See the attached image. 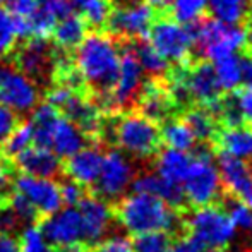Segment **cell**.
Returning a JSON list of instances; mask_svg holds the SVG:
<instances>
[{"label": "cell", "instance_id": "27", "mask_svg": "<svg viewBox=\"0 0 252 252\" xmlns=\"http://www.w3.org/2000/svg\"><path fill=\"white\" fill-rule=\"evenodd\" d=\"M159 136H161V143H165L168 148L186 153L194 150L197 143L192 130L187 127V124L182 119H175V117L161 124Z\"/></svg>", "mask_w": 252, "mask_h": 252}, {"label": "cell", "instance_id": "1", "mask_svg": "<svg viewBox=\"0 0 252 252\" xmlns=\"http://www.w3.org/2000/svg\"><path fill=\"white\" fill-rule=\"evenodd\" d=\"M74 63L91 100L108 113L110 93L115 86L120 69L117 40L105 31H91L74 50Z\"/></svg>", "mask_w": 252, "mask_h": 252}, {"label": "cell", "instance_id": "26", "mask_svg": "<svg viewBox=\"0 0 252 252\" xmlns=\"http://www.w3.org/2000/svg\"><path fill=\"white\" fill-rule=\"evenodd\" d=\"M182 120L192 130L196 141H201L204 144L213 143L218 130V120L206 106H190L189 110H186Z\"/></svg>", "mask_w": 252, "mask_h": 252}, {"label": "cell", "instance_id": "48", "mask_svg": "<svg viewBox=\"0 0 252 252\" xmlns=\"http://www.w3.org/2000/svg\"><path fill=\"white\" fill-rule=\"evenodd\" d=\"M59 252H88V249H84V247H72V249H63Z\"/></svg>", "mask_w": 252, "mask_h": 252}, {"label": "cell", "instance_id": "24", "mask_svg": "<svg viewBox=\"0 0 252 252\" xmlns=\"http://www.w3.org/2000/svg\"><path fill=\"white\" fill-rule=\"evenodd\" d=\"M86 23H84L79 14L72 12L69 16H65L55 24V28L52 31L55 47L67 52H74L79 47L83 38L86 36Z\"/></svg>", "mask_w": 252, "mask_h": 252}, {"label": "cell", "instance_id": "25", "mask_svg": "<svg viewBox=\"0 0 252 252\" xmlns=\"http://www.w3.org/2000/svg\"><path fill=\"white\" fill-rule=\"evenodd\" d=\"M206 10L220 23L239 26L251 16L252 0H206Z\"/></svg>", "mask_w": 252, "mask_h": 252}, {"label": "cell", "instance_id": "23", "mask_svg": "<svg viewBox=\"0 0 252 252\" xmlns=\"http://www.w3.org/2000/svg\"><path fill=\"white\" fill-rule=\"evenodd\" d=\"M190 156L186 151L168 150L159 151L156 155V175H159L163 180L172 184H180L182 186L184 179L187 175V170L190 166Z\"/></svg>", "mask_w": 252, "mask_h": 252}, {"label": "cell", "instance_id": "14", "mask_svg": "<svg viewBox=\"0 0 252 252\" xmlns=\"http://www.w3.org/2000/svg\"><path fill=\"white\" fill-rule=\"evenodd\" d=\"M12 189L19 192L40 215L43 220L62 208V194L60 186L53 179H41V177L23 175L14 177Z\"/></svg>", "mask_w": 252, "mask_h": 252}, {"label": "cell", "instance_id": "5", "mask_svg": "<svg viewBox=\"0 0 252 252\" xmlns=\"http://www.w3.org/2000/svg\"><path fill=\"white\" fill-rule=\"evenodd\" d=\"M196 155L190 156V166L187 170V175L182 182L186 202H189L194 208L209 206L221 201L225 189L221 186L218 168L213 163L211 150L208 144L202 143L201 148H194Z\"/></svg>", "mask_w": 252, "mask_h": 252}, {"label": "cell", "instance_id": "20", "mask_svg": "<svg viewBox=\"0 0 252 252\" xmlns=\"http://www.w3.org/2000/svg\"><path fill=\"white\" fill-rule=\"evenodd\" d=\"M103 153L96 146H86L72 156L67 158L65 163H62V172L69 177V180H74L76 184L83 186L84 189H90L98 179V173L101 170Z\"/></svg>", "mask_w": 252, "mask_h": 252}, {"label": "cell", "instance_id": "4", "mask_svg": "<svg viewBox=\"0 0 252 252\" xmlns=\"http://www.w3.org/2000/svg\"><path fill=\"white\" fill-rule=\"evenodd\" d=\"M186 28L192 40V52H196V55L202 59L216 60L230 53H240L247 47L244 28L223 24L213 17H201L199 21L187 24Z\"/></svg>", "mask_w": 252, "mask_h": 252}, {"label": "cell", "instance_id": "15", "mask_svg": "<svg viewBox=\"0 0 252 252\" xmlns=\"http://www.w3.org/2000/svg\"><path fill=\"white\" fill-rule=\"evenodd\" d=\"M77 209H79L81 218H83L84 247L90 251L91 247L100 244L112 228L113 221H115L113 208L108 202L98 199L94 196H84L77 204Z\"/></svg>", "mask_w": 252, "mask_h": 252}, {"label": "cell", "instance_id": "42", "mask_svg": "<svg viewBox=\"0 0 252 252\" xmlns=\"http://www.w3.org/2000/svg\"><path fill=\"white\" fill-rule=\"evenodd\" d=\"M88 252H132V247H130L129 240L124 237H110V239L91 247Z\"/></svg>", "mask_w": 252, "mask_h": 252}, {"label": "cell", "instance_id": "37", "mask_svg": "<svg viewBox=\"0 0 252 252\" xmlns=\"http://www.w3.org/2000/svg\"><path fill=\"white\" fill-rule=\"evenodd\" d=\"M14 173H16L14 163L0 153V201H5L12 192Z\"/></svg>", "mask_w": 252, "mask_h": 252}, {"label": "cell", "instance_id": "8", "mask_svg": "<svg viewBox=\"0 0 252 252\" xmlns=\"http://www.w3.org/2000/svg\"><path fill=\"white\" fill-rule=\"evenodd\" d=\"M155 10L146 0H113V9L106 23V33L115 40H146Z\"/></svg>", "mask_w": 252, "mask_h": 252}, {"label": "cell", "instance_id": "53", "mask_svg": "<svg viewBox=\"0 0 252 252\" xmlns=\"http://www.w3.org/2000/svg\"><path fill=\"white\" fill-rule=\"evenodd\" d=\"M246 252H249V251H246Z\"/></svg>", "mask_w": 252, "mask_h": 252}, {"label": "cell", "instance_id": "49", "mask_svg": "<svg viewBox=\"0 0 252 252\" xmlns=\"http://www.w3.org/2000/svg\"><path fill=\"white\" fill-rule=\"evenodd\" d=\"M72 2H74V5H79V3L83 2V0H72Z\"/></svg>", "mask_w": 252, "mask_h": 252}, {"label": "cell", "instance_id": "54", "mask_svg": "<svg viewBox=\"0 0 252 252\" xmlns=\"http://www.w3.org/2000/svg\"><path fill=\"white\" fill-rule=\"evenodd\" d=\"M251 14H252V10H251Z\"/></svg>", "mask_w": 252, "mask_h": 252}, {"label": "cell", "instance_id": "32", "mask_svg": "<svg viewBox=\"0 0 252 252\" xmlns=\"http://www.w3.org/2000/svg\"><path fill=\"white\" fill-rule=\"evenodd\" d=\"M172 244H173L172 233L144 232L134 235L130 247H132V252H170Z\"/></svg>", "mask_w": 252, "mask_h": 252}, {"label": "cell", "instance_id": "29", "mask_svg": "<svg viewBox=\"0 0 252 252\" xmlns=\"http://www.w3.org/2000/svg\"><path fill=\"white\" fill-rule=\"evenodd\" d=\"M130 47H132L134 53H136L137 62H139V65L144 74L151 76L153 79H159V77L168 76L170 63L151 47L150 41L136 40L134 43H130Z\"/></svg>", "mask_w": 252, "mask_h": 252}, {"label": "cell", "instance_id": "6", "mask_svg": "<svg viewBox=\"0 0 252 252\" xmlns=\"http://www.w3.org/2000/svg\"><path fill=\"white\" fill-rule=\"evenodd\" d=\"M184 232L204 247L221 252L235 237V225L221 206H201L184 220Z\"/></svg>", "mask_w": 252, "mask_h": 252}, {"label": "cell", "instance_id": "40", "mask_svg": "<svg viewBox=\"0 0 252 252\" xmlns=\"http://www.w3.org/2000/svg\"><path fill=\"white\" fill-rule=\"evenodd\" d=\"M21 119L14 110H10L9 106L0 103V143L19 126Z\"/></svg>", "mask_w": 252, "mask_h": 252}, {"label": "cell", "instance_id": "3", "mask_svg": "<svg viewBox=\"0 0 252 252\" xmlns=\"http://www.w3.org/2000/svg\"><path fill=\"white\" fill-rule=\"evenodd\" d=\"M182 211L172 208L163 199L151 194L134 192L130 196H124L113 206L115 220L130 233L144 232H168L184 230Z\"/></svg>", "mask_w": 252, "mask_h": 252}, {"label": "cell", "instance_id": "50", "mask_svg": "<svg viewBox=\"0 0 252 252\" xmlns=\"http://www.w3.org/2000/svg\"><path fill=\"white\" fill-rule=\"evenodd\" d=\"M0 232H2V226H0Z\"/></svg>", "mask_w": 252, "mask_h": 252}, {"label": "cell", "instance_id": "18", "mask_svg": "<svg viewBox=\"0 0 252 252\" xmlns=\"http://www.w3.org/2000/svg\"><path fill=\"white\" fill-rule=\"evenodd\" d=\"M137 112L155 124H163L172 119L175 113V103L170 96L168 90L159 79H151L144 83L136 101Z\"/></svg>", "mask_w": 252, "mask_h": 252}, {"label": "cell", "instance_id": "51", "mask_svg": "<svg viewBox=\"0 0 252 252\" xmlns=\"http://www.w3.org/2000/svg\"><path fill=\"white\" fill-rule=\"evenodd\" d=\"M249 252H252V249H249Z\"/></svg>", "mask_w": 252, "mask_h": 252}, {"label": "cell", "instance_id": "17", "mask_svg": "<svg viewBox=\"0 0 252 252\" xmlns=\"http://www.w3.org/2000/svg\"><path fill=\"white\" fill-rule=\"evenodd\" d=\"M218 173L225 192L237 197L252 209V175L244 159L218 151Z\"/></svg>", "mask_w": 252, "mask_h": 252}, {"label": "cell", "instance_id": "33", "mask_svg": "<svg viewBox=\"0 0 252 252\" xmlns=\"http://www.w3.org/2000/svg\"><path fill=\"white\" fill-rule=\"evenodd\" d=\"M168 10L173 21L187 26L204 17L206 0H172Z\"/></svg>", "mask_w": 252, "mask_h": 252}, {"label": "cell", "instance_id": "13", "mask_svg": "<svg viewBox=\"0 0 252 252\" xmlns=\"http://www.w3.org/2000/svg\"><path fill=\"white\" fill-rule=\"evenodd\" d=\"M38 86L12 63L0 62V103L16 113L31 112L38 105Z\"/></svg>", "mask_w": 252, "mask_h": 252}, {"label": "cell", "instance_id": "45", "mask_svg": "<svg viewBox=\"0 0 252 252\" xmlns=\"http://www.w3.org/2000/svg\"><path fill=\"white\" fill-rule=\"evenodd\" d=\"M0 252H19L17 240L10 233L0 232Z\"/></svg>", "mask_w": 252, "mask_h": 252}, {"label": "cell", "instance_id": "38", "mask_svg": "<svg viewBox=\"0 0 252 252\" xmlns=\"http://www.w3.org/2000/svg\"><path fill=\"white\" fill-rule=\"evenodd\" d=\"M233 93V100H235L237 106L240 110V115H242L244 122H249L252 126V86H244V88H237Z\"/></svg>", "mask_w": 252, "mask_h": 252}, {"label": "cell", "instance_id": "36", "mask_svg": "<svg viewBox=\"0 0 252 252\" xmlns=\"http://www.w3.org/2000/svg\"><path fill=\"white\" fill-rule=\"evenodd\" d=\"M16 31H14L12 24V16L9 14V10H5L3 7H0V60L7 59L16 48Z\"/></svg>", "mask_w": 252, "mask_h": 252}, {"label": "cell", "instance_id": "44", "mask_svg": "<svg viewBox=\"0 0 252 252\" xmlns=\"http://www.w3.org/2000/svg\"><path fill=\"white\" fill-rule=\"evenodd\" d=\"M12 16H23L28 17L34 12V9L38 7V0H3Z\"/></svg>", "mask_w": 252, "mask_h": 252}, {"label": "cell", "instance_id": "41", "mask_svg": "<svg viewBox=\"0 0 252 252\" xmlns=\"http://www.w3.org/2000/svg\"><path fill=\"white\" fill-rule=\"evenodd\" d=\"M60 194H62V202L67 206H77L84 196H86V190L83 186L76 184L74 180H67L60 186Z\"/></svg>", "mask_w": 252, "mask_h": 252}, {"label": "cell", "instance_id": "47", "mask_svg": "<svg viewBox=\"0 0 252 252\" xmlns=\"http://www.w3.org/2000/svg\"><path fill=\"white\" fill-rule=\"evenodd\" d=\"M246 40H247V45H249V48L252 52V21L249 23V26H247V30H246Z\"/></svg>", "mask_w": 252, "mask_h": 252}, {"label": "cell", "instance_id": "31", "mask_svg": "<svg viewBox=\"0 0 252 252\" xmlns=\"http://www.w3.org/2000/svg\"><path fill=\"white\" fill-rule=\"evenodd\" d=\"M31 144H33V130L30 122H19V126L0 143V153L12 161L19 153H23Z\"/></svg>", "mask_w": 252, "mask_h": 252}, {"label": "cell", "instance_id": "28", "mask_svg": "<svg viewBox=\"0 0 252 252\" xmlns=\"http://www.w3.org/2000/svg\"><path fill=\"white\" fill-rule=\"evenodd\" d=\"M213 70L221 91L232 93L242 84V67H240L239 53H230L213 60Z\"/></svg>", "mask_w": 252, "mask_h": 252}, {"label": "cell", "instance_id": "9", "mask_svg": "<svg viewBox=\"0 0 252 252\" xmlns=\"http://www.w3.org/2000/svg\"><path fill=\"white\" fill-rule=\"evenodd\" d=\"M136 170L130 159L120 150H110L103 155L101 170L94 180L93 196L105 202H113L124 197L126 190L130 187Z\"/></svg>", "mask_w": 252, "mask_h": 252}, {"label": "cell", "instance_id": "19", "mask_svg": "<svg viewBox=\"0 0 252 252\" xmlns=\"http://www.w3.org/2000/svg\"><path fill=\"white\" fill-rule=\"evenodd\" d=\"M14 168L19 170L23 175L41 177V179H53L62 173V159L48 148H41L31 144L23 153L12 159Z\"/></svg>", "mask_w": 252, "mask_h": 252}, {"label": "cell", "instance_id": "46", "mask_svg": "<svg viewBox=\"0 0 252 252\" xmlns=\"http://www.w3.org/2000/svg\"><path fill=\"white\" fill-rule=\"evenodd\" d=\"M148 5L151 7L153 10H158V12H165V10H168L170 3H172V0H146Z\"/></svg>", "mask_w": 252, "mask_h": 252}, {"label": "cell", "instance_id": "21", "mask_svg": "<svg viewBox=\"0 0 252 252\" xmlns=\"http://www.w3.org/2000/svg\"><path fill=\"white\" fill-rule=\"evenodd\" d=\"M213 151H221L239 159H252V126H221L213 139Z\"/></svg>", "mask_w": 252, "mask_h": 252}, {"label": "cell", "instance_id": "2", "mask_svg": "<svg viewBox=\"0 0 252 252\" xmlns=\"http://www.w3.org/2000/svg\"><path fill=\"white\" fill-rule=\"evenodd\" d=\"M96 143L115 144L136 159H151L161 150L158 124L139 112H108L103 115Z\"/></svg>", "mask_w": 252, "mask_h": 252}, {"label": "cell", "instance_id": "12", "mask_svg": "<svg viewBox=\"0 0 252 252\" xmlns=\"http://www.w3.org/2000/svg\"><path fill=\"white\" fill-rule=\"evenodd\" d=\"M38 226L57 251L84 247V226L77 206H67L50 216H45Z\"/></svg>", "mask_w": 252, "mask_h": 252}, {"label": "cell", "instance_id": "34", "mask_svg": "<svg viewBox=\"0 0 252 252\" xmlns=\"http://www.w3.org/2000/svg\"><path fill=\"white\" fill-rule=\"evenodd\" d=\"M19 252H59L41 233L38 225H28L17 240Z\"/></svg>", "mask_w": 252, "mask_h": 252}, {"label": "cell", "instance_id": "52", "mask_svg": "<svg viewBox=\"0 0 252 252\" xmlns=\"http://www.w3.org/2000/svg\"><path fill=\"white\" fill-rule=\"evenodd\" d=\"M251 175H252V170H251Z\"/></svg>", "mask_w": 252, "mask_h": 252}, {"label": "cell", "instance_id": "10", "mask_svg": "<svg viewBox=\"0 0 252 252\" xmlns=\"http://www.w3.org/2000/svg\"><path fill=\"white\" fill-rule=\"evenodd\" d=\"M150 43L168 63L187 65L192 55V40L184 24H179L172 17H161L153 21L150 31Z\"/></svg>", "mask_w": 252, "mask_h": 252}, {"label": "cell", "instance_id": "39", "mask_svg": "<svg viewBox=\"0 0 252 252\" xmlns=\"http://www.w3.org/2000/svg\"><path fill=\"white\" fill-rule=\"evenodd\" d=\"M38 7L50 12L57 19H63L65 16L74 12L76 5H74L72 0H38Z\"/></svg>", "mask_w": 252, "mask_h": 252}, {"label": "cell", "instance_id": "43", "mask_svg": "<svg viewBox=\"0 0 252 252\" xmlns=\"http://www.w3.org/2000/svg\"><path fill=\"white\" fill-rule=\"evenodd\" d=\"M170 252H218V251L208 249V247H204L202 244L197 242L196 239H192L190 235L184 233L179 239H173Z\"/></svg>", "mask_w": 252, "mask_h": 252}, {"label": "cell", "instance_id": "7", "mask_svg": "<svg viewBox=\"0 0 252 252\" xmlns=\"http://www.w3.org/2000/svg\"><path fill=\"white\" fill-rule=\"evenodd\" d=\"M57 47L45 38H28L10 53V63L36 86L50 88L55 72Z\"/></svg>", "mask_w": 252, "mask_h": 252}, {"label": "cell", "instance_id": "22", "mask_svg": "<svg viewBox=\"0 0 252 252\" xmlns=\"http://www.w3.org/2000/svg\"><path fill=\"white\" fill-rule=\"evenodd\" d=\"M88 143H90V139L79 127L74 126L63 115L59 117L50 136V150L59 158H69L74 153L86 148Z\"/></svg>", "mask_w": 252, "mask_h": 252}, {"label": "cell", "instance_id": "16", "mask_svg": "<svg viewBox=\"0 0 252 252\" xmlns=\"http://www.w3.org/2000/svg\"><path fill=\"white\" fill-rule=\"evenodd\" d=\"M184 69L186 70H182V79L192 105L209 108L221 98V90L211 63L199 60L190 67L184 65Z\"/></svg>", "mask_w": 252, "mask_h": 252}, {"label": "cell", "instance_id": "11", "mask_svg": "<svg viewBox=\"0 0 252 252\" xmlns=\"http://www.w3.org/2000/svg\"><path fill=\"white\" fill-rule=\"evenodd\" d=\"M124 43L126 47L120 53L119 76L110 93V112H127L129 108L136 106L137 96L146 83L136 53L130 47V41H124Z\"/></svg>", "mask_w": 252, "mask_h": 252}, {"label": "cell", "instance_id": "35", "mask_svg": "<svg viewBox=\"0 0 252 252\" xmlns=\"http://www.w3.org/2000/svg\"><path fill=\"white\" fill-rule=\"evenodd\" d=\"M30 19V28H31V38H48L52 36V31L57 24V17L52 16L50 12H47L41 7H36L34 12L31 16H28Z\"/></svg>", "mask_w": 252, "mask_h": 252}, {"label": "cell", "instance_id": "30", "mask_svg": "<svg viewBox=\"0 0 252 252\" xmlns=\"http://www.w3.org/2000/svg\"><path fill=\"white\" fill-rule=\"evenodd\" d=\"M77 7L81 9V17L86 26L93 28L94 31H101L112 14L113 0H83Z\"/></svg>", "mask_w": 252, "mask_h": 252}]
</instances>
